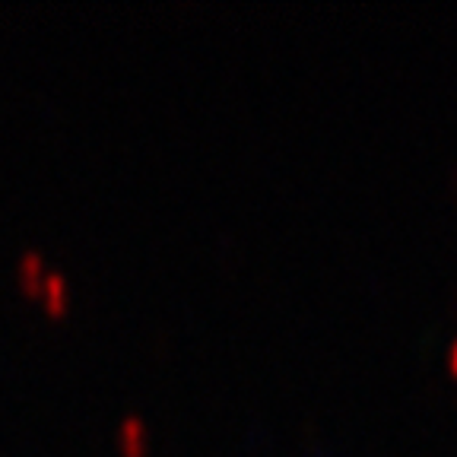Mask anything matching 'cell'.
Masks as SVG:
<instances>
[{
    "mask_svg": "<svg viewBox=\"0 0 457 457\" xmlns=\"http://www.w3.org/2000/svg\"><path fill=\"white\" fill-rule=\"evenodd\" d=\"M121 438H124V445H130V448L137 451L143 445V426L137 420H128L121 426Z\"/></svg>",
    "mask_w": 457,
    "mask_h": 457,
    "instance_id": "6da1fadb",
    "label": "cell"
},
{
    "mask_svg": "<svg viewBox=\"0 0 457 457\" xmlns=\"http://www.w3.org/2000/svg\"><path fill=\"white\" fill-rule=\"evenodd\" d=\"M45 286H48V295L54 305H61V299H64V283H61V277H45Z\"/></svg>",
    "mask_w": 457,
    "mask_h": 457,
    "instance_id": "7a4b0ae2",
    "label": "cell"
},
{
    "mask_svg": "<svg viewBox=\"0 0 457 457\" xmlns=\"http://www.w3.org/2000/svg\"><path fill=\"white\" fill-rule=\"evenodd\" d=\"M20 267H22V273H26V277H36V273H38V254H26Z\"/></svg>",
    "mask_w": 457,
    "mask_h": 457,
    "instance_id": "3957f363",
    "label": "cell"
},
{
    "mask_svg": "<svg viewBox=\"0 0 457 457\" xmlns=\"http://www.w3.org/2000/svg\"><path fill=\"white\" fill-rule=\"evenodd\" d=\"M451 362L457 365V343H454V350H451Z\"/></svg>",
    "mask_w": 457,
    "mask_h": 457,
    "instance_id": "277c9868",
    "label": "cell"
}]
</instances>
